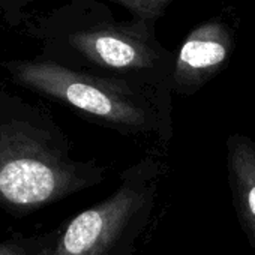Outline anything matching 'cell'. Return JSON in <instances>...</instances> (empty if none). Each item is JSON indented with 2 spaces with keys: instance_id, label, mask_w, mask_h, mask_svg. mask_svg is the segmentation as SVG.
Masks as SVG:
<instances>
[{
  "instance_id": "cell-1",
  "label": "cell",
  "mask_w": 255,
  "mask_h": 255,
  "mask_svg": "<svg viewBox=\"0 0 255 255\" xmlns=\"http://www.w3.org/2000/svg\"><path fill=\"white\" fill-rule=\"evenodd\" d=\"M21 30L41 42V59L171 90L176 53L159 42L153 21L117 20L99 0H68L48 12L29 14Z\"/></svg>"
},
{
  "instance_id": "cell-2",
  "label": "cell",
  "mask_w": 255,
  "mask_h": 255,
  "mask_svg": "<svg viewBox=\"0 0 255 255\" xmlns=\"http://www.w3.org/2000/svg\"><path fill=\"white\" fill-rule=\"evenodd\" d=\"M104 170L75 161L51 120L0 90V207L36 209L99 183Z\"/></svg>"
},
{
  "instance_id": "cell-3",
  "label": "cell",
  "mask_w": 255,
  "mask_h": 255,
  "mask_svg": "<svg viewBox=\"0 0 255 255\" xmlns=\"http://www.w3.org/2000/svg\"><path fill=\"white\" fill-rule=\"evenodd\" d=\"M2 66L17 84L63 102L123 134L168 132V89L78 71L41 57L8 60Z\"/></svg>"
},
{
  "instance_id": "cell-4",
  "label": "cell",
  "mask_w": 255,
  "mask_h": 255,
  "mask_svg": "<svg viewBox=\"0 0 255 255\" xmlns=\"http://www.w3.org/2000/svg\"><path fill=\"white\" fill-rule=\"evenodd\" d=\"M159 165L143 161L129 168L123 183L107 200L77 215L54 246L42 255H111L131 242L147 219L155 197Z\"/></svg>"
},
{
  "instance_id": "cell-5",
  "label": "cell",
  "mask_w": 255,
  "mask_h": 255,
  "mask_svg": "<svg viewBox=\"0 0 255 255\" xmlns=\"http://www.w3.org/2000/svg\"><path fill=\"white\" fill-rule=\"evenodd\" d=\"M234 45V30L219 17L195 26L176 53L171 92L194 95L203 89L227 66Z\"/></svg>"
},
{
  "instance_id": "cell-6",
  "label": "cell",
  "mask_w": 255,
  "mask_h": 255,
  "mask_svg": "<svg viewBox=\"0 0 255 255\" xmlns=\"http://www.w3.org/2000/svg\"><path fill=\"white\" fill-rule=\"evenodd\" d=\"M228 177L237 216L255 248V143L245 135L228 138Z\"/></svg>"
},
{
  "instance_id": "cell-7",
  "label": "cell",
  "mask_w": 255,
  "mask_h": 255,
  "mask_svg": "<svg viewBox=\"0 0 255 255\" xmlns=\"http://www.w3.org/2000/svg\"><path fill=\"white\" fill-rule=\"evenodd\" d=\"M111 2L125 8L135 18L156 23L165 14L173 0H111Z\"/></svg>"
},
{
  "instance_id": "cell-8",
  "label": "cell",
  "mask_w": 255,
  "mask_h": 255,
  "mask_svg": "<svg viewBox=\"0 0 255 255\" xmlns=\"http://www.w3.org/2000/svg\"><path fill=\"white\" fill-rule=\"evenodd\" d=\"M38 0H0V20L9 27H21L27 20V8Z\"/></svg>"
},
{
  "instance_id": "cell-9",
  "label": "cell",
  "mask_w": 255,
  "mask_h": 255,
  "mask_svg": "<svg viewBox=\"0 0 255 255\" xmlns=\"http://www.w3.org/2000/svg\"><path fill=\"white\" fill-rule=\"evenodd\" d=\"M0 255H27L24 251L17 248L15 245H8V243H0ZM42 255V254H39Z\"/></svg>"
}]
</instances>
